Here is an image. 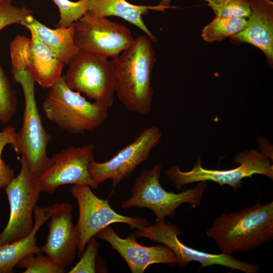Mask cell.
<instances>
[{"label":"cell","instance_id":"13","mask_svg":"<svg viewBox=\"0 0 273 273\" xmlns=\"http://www.w3.org/2000/svg\"><path fill=\"white\" fill-rule=\"evenodd\" d=\"M94 144H88L69 146L54 154L52 164L37 177L41 192L52 194L66 184L86 185L98 190L88 172L89 165L94 160Z\"/></svg>","mask_w":273,"mask_h":273},{"label":"cell","instance_id":"20","mask_svg":"<svg viewBox=\"0 0 273 273\" xmlns=\"http://www.w3.org/2000/svg\"><path fill=\"white\" fill-rule=\"evenodd\" d=\"M20 24L34 29L40 40L64 64H68L79 51L74 41V24L68 27L51 29L30 14Z\"/></svg>","mask_w":273,"mask_h":273},{"label":"cell","instance_id":"18","mask_svg":"<svg viewBox=\"0 0 273 273\" xmlns=\"http://www.w3.org/2000/svg\"><path fill=\"white\" fill-rule=\"evenodd\" d=\"M87 12L96 16L119 17L135 25L152 41L156 42V37L149 30L142 19V16L148 14L149 10L163 11L159 5L157 6L136 5L126 0H86Z\"/></svg>","mask_w":273,"mask_h":273},{"label":"cell","instance_id":"3","mask_svg":"<svg viewBox=\"0 0 273 273\" xmlns=\"http://www.w3.org/2000/svg\"><path fill=\"white\" fill-rule=\"evenodd\" d=\"M42 107L46 117L74 134L93 132L107 119L109 108L70 89L62 76L49 88Z\"/></svg>","mask_w":273,"mask_h":273},{"label":"cell","instance_id":"31","mask_svg":"<svg viewBox=\"0 0 273 273\" xmlns=\"http://www.w3.org/2000/svg\"><path fill=\"white\" fill-rule=\"evenodd\" d=\"M9 0H0V5Z\"/></svg>","mask_w":273,"mask_h":273},{"label":"cell","instance_id":"17","mask_svg":"<svg viewBox=\"0 0 273 273\" xmlns=\"http://www.w3.org/2000/svg\"><path fill=\"white\" fill-rule=\"evenodd\" d=\"M28 71L42 88H50L62 76L64 64L43 44L32 28Z\"/></svg>","mask_w":273,"mask_h":273},{"label":"cell","instance_id":"9","mask_svg":"<svg viewBox=\"0 0 273 273\" xmlns=\"http://www.w3.org/2000/svg\"><path fill=\"white\" fill-rule=\"evenodd\" d=\"M135 230L128 237L134 239L146 238L168 247L175 254L178 267H183L194 261L200 263L202 267L220 265L245 273L259 272V267L257 265L242 261L232 255L222 252L220 254L204 252L185 245L178 238L181 235L180 230L171 222L156 220L153 224L141 226Z\"/></svg>","mask_w":273,"mask_h":273},{"label":"cell","instance_id":"21","mask_svg":"<svg viewBox=\"0 0 273 273\" xmlns=\"http://www.w3.org/2000/svg\"><path fill=\"white\" fill-rule=\"evenodd\" d=\"M246 18H224L215 16L202 30L201 37L205 41L212 43L232 37L246 27Z\"/></svg>","mask_w":273,"mask_h":273},{"label":"cell","instance_id":"25","mask_svg":"<svg viewBox=\"0 0 273 273\" xmlns=\"http://www.w3.org/2000/svg\"><path fill=\"white\" fill-rule=\"evenodd\" d=\"M53 1L57 6L60 13V19L56 27L71 26L87 11L86 0Z\"/></svg>","mask_w":273,"mask_h":273},{"label":"cell","instance_id":"27","mask_svg":"<svg viewBox=\"0 0 273 273\" xmlns=\"http://www.w3.org/2000/svg\"><path fill=\"white\" fill-rule=\"evenodd\" d=\"M17 132L15 128L8 125L0 130V188L5 189L14 178V170L2 158L6 146L12 147L16 141Z\"/></svg>","mask_w":273,"mask_h":273},{"label":"cell","instance_id":"28","mask_svg":"<svg viewBox=\"0 0 273 273\" xmlns=\"http://www.w3.org/2000/svg\"><path fill=\"white\" fill-rule=\"evenodd\" d=\"M87 247L81 255L79 261L68 272L95 273L97 272L96 257L99 243L92 237L87 243Z\"/></svg>","mask_w":273,"mask_h":273},{"label":"cell","instance_id":"26","mask_svg":"<svg viewBox=\"0 0 273 273\" xmlns=\"http://www.w3.org/2000/svg\"><path fill=\"white\" fill-rule=\"evenodd\" d=\"M30 38L17 35L10 44L11 70H28Z\"/></svg>","mask_w":273,"mask_h":273},{"label":"cell","instance_id":"10","mask_svg":"<svg viewBox=\"0 0 273 273\" xmlns=\"http://www.w3.org/2000/svg\"><path fill=\"white\" fill-rule=\"evenodd\" d=\"M71 193L76 199L79 209V217L76 225L79 238L77 252L78 257L83 253L88 241L111 223H126L131 229L151 223L145 218L117 213L112 208L108 200L98 197L88 185H74Z\"/></svg>","mask_w":273,"mask_h":273},{"label":"cell","instance_id":"8","mask_svg":"<svg viewBox=\"0 0 273 273\" xmlns=\"http://www.w3.org/2000/svg\"><path fill=\"white\" fill-rule=\"evenodd\" d=\"M19 174L5 188L10 205L8 223L0 233V246L19 241L32 231V213L41 191L37 177L23 157Z\"/></svg>","mask_w":273,"mask_h":273},{"label":"cell","instance_id":"7","mask_svg":"<svg viewBox=\"0 0 273 273\" xmlns=\"http://www.w3.org/2000/svg\"><path fill=\"white\" fill-rule=\"evenodd\" d=\"M234 162L240 165L233 169H207L202 167L200 158L198 157L196 163L190 171H183L179 165H173L166 170L165 175L178 190L190 183L210 180L221 186L229 185L236 191L243 185V178L251 177L254 174L273 179V165L270 160L256 150L244 151L238 153L234 157Z\"/></svg>","mask_w":273,"mask_h":273},{"label":"cell","instance_id":"29","mask_svg":"<svg viewBox=\"0 0 273 273\" xmlns=\"http://www.w3.org/2000/svg\"><path fill=\"white\" fill-rule=\"evenodd\" d=\"M12 0L0 5V31L5 27L13 24H21L32 12L25 7H19L12 4Z\"/></svg>","mask_w":273,"mask_h":273},{"label":"cell","instance_id":"1","mask_svg":"<svg viewBox=\"0 0 273 273\" xmlns=\"http://www.w3.org/2000/svg\"><path fill=\"white\" fill-rule=\"evenodd\" d=\"M222 253L232 255L249 251L273 239V202L223 213L207 230Z\"/></svg>","mask_w":273,"mask_h":273},{"label":"cell","instance_id":"15","mask_svg":"<svg viewBox=\"0 0 273 273\" xmlns=\"http://www.w3.org/2000/svg\"><path fill=\"white\" fill-rule=\"evenodd\" d=\"M95 237L107 242L112 249L124 259L132 273H142L153 264H167L171 266L177 264L175 254L165 245L143 246L136 242V239L128 236L126 238L120 237L110 225Z\"/></svg>","mask_w":273,"mask_h":273},{"label":"cell","instance_id":"23","mask_svg":"<svg viewBox=\"0 0 273 273\" xmlns=\"http://www.w3.org/2000/svg\"><path fill=\"white\" fill-rule=\"evenodd\" d=\"M16 266L25 268L23 273H64L66 270L42 252L26 255Z\"/></svg>","mask_w":273,"mask_h":273},{"label":"cell","instance_id":"5","mask_svg":"<svg viewBox=\"0 0 273 273\" xmlns=\"http://www.w3.org/2000/svg\"><path fill=\"white\" fill-rule=\"evenodd\" d=\"M162 167L159 162L150 169L141 171L130 190L131 196L121 202L122 208H149L154 213L156 220H162L166 217H173L176 209L183 203L189 204L191 209L200 205L207 181H199L195 188L180 193L167 192L159 181Z\"/></svg>","mask_w":273,"mask_h":273},{"label":"cell","instance_id":"2","mask_svg":"<svg viewBox=\"0 0 273 273\" xmlns=\"http://www.w3.org/2000/svg\"><path fill=\"white\" fill-rule=\"evenodd\" d=\"M112 60L119 100L132 112L150 113L153 96L151 76L156 60L152 40L146 34L138 36Z\"/></svg>","mask_w":273,"mask_h":273},{"label":"cell","instance_id":"4","mask_svg":"<svg viewBox=\"0 0 273 273\" xmlns=\"http://www.w3.org/2000/svg\"><path fill=\"white\" fill-rule=\"evenodd\" d=\"M15 80L20 84L25 100L22 126L17 132L12 146L16 155L27 161L31 171L38 177L53 163L47 150L52 136L43 127L35 96V80L28 70H11Z\"/></svg>","mask_w":273,"mask_h":273},{"label":"cell","instance_id":"14","mask_svg":"<svg viewBox=\"0 0 273 273\" xmlns=\"http://www.w3.org/2000/svg\"><path fill=\"white\" fill-rule=\"evenodd\" d=\"M73 206L68 202L57 203L50 207L49 232L42 253L57 264L66 268L74 261L79 238L72 222Z\"/></svg>","mask_w":273,"mask_h":273},{"label":"cell","instance_id":"11","mask_svg":"<svg viewBox=\"0 0 273 273\" xmlns=\"http://www.w3.org/2000/svg\"><path fill=\"white\" fill-rule=\"evenodd\" d=\"M74 41L79 50L112 60L134 40L126 26L87 12L74 23Z\"/></svg>","mask_w":273,"mask_h":273},{"label":"cell","instance_id":"6","mask_svg":"<svg viewBox=\"0 0 273 273\" xmlns=\"http://www.w3.org/2000/svg\"><path fill=\"white\" fill-rule=\"evenodd\" d=\"M68 64L63 76L70 89L109 108L113 105L116 78L113 60L79 50Z\"/></svg>","mask_w":273,"mask_h":273},{"label":"cell","instance_id":"12","mask_svg":"<svg viewBox=\"0 0 273 273\" xmlns=\"http://www.w3.org/2000/svg\"><path fill=\"white\" fill-rule=\"evenodd\" d=\"M162 133L157 126L144 129L134 141L121 149L110 160L104 162L93 160L88 167L89 175L99 186L107 179L116 187L149 157L151 151L160 142Z\"/></svg>","mask_w":273,"mask_h":273},{"label":"cell","instance_id":"16","mask_svg":"<svg viewBox=\"0 0 273 273\" xmlns=\"http://www.w3.org/2000/svg\"><path fill=\"white\" fill-rule=\"evenodd\" d=\"M251 11L245 28L232 36L237 42L250 43L262 51L268 65L273 66V2L247 0Z\"/></svg>","mask_w":273,"mask_h":273},{"label":"cell","instance_id":"19","mask_svg":"<svg viewBox=\"0 0 273 273\" xmlns=\"http://www.w3.org/2000/svg\"><path fill=\"white\" fill-rule=\"evenodd\" d=\"M34 226L32 231L25 238L19 241L0 246V273H12L17 263L26 255L42 253L36 245V234L50 216V207L36 206Z\"/></svg>","mask_w":273,"mask_h":273},{"label":"cell","instance_id":"30","mask_svg":"<svg viewBox=\"0 0 273 273\" xmlns=\"http://www.w3.org/2000/svg\"><path fill=\"white\" fill-rule=\"evenodd\" d=\"M171 0H161L159 5L164 10L170 7Z\"/></svg>","mask_w":273,"mask_h":273},{"label":"cell","instance_id":"24","mask_svg":"<svg viewBox=\"0 0 273 273\" xmlns=\"http://www.w3.org/2000/svg\"><path fill=\"white\" fill-rule=\"evenodd\" d=\"M215 16L224 18H248L251 11L247 0H205Z\"/></svg>","mask_w":273,"mask_h":273},{"label":"cell","instance_id":"22","mask_svg":"<svg viewBox=\"0 0 273 273\" xmlns=\"http://www.w3.org/2000/svg\"><path fill=\"white\" fill-rule=\"evenodd\" d=\"M17 100L9 78L0 64V122L7 124L17 112Z\"/></svg>","mask_w":273,"mask_h":273}]
</instances>
